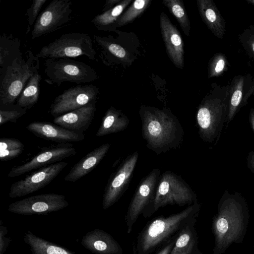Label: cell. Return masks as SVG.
I'll use <instances>...</instances> for the list:
<instances>
[{"mask_svg":"<svg viewBox=\"0 0 254 254\" xmlns=\"http://www.w3.org/2000/svg\"><path fill=\"white\" fill-rule=\"evenodd\" d=\"M249 219L245 198L237 192L226 190L212 218V231L214 238L213 254H223L233 244L241 243L246 233Z\"/></svg>","mask_w":254,"mask_h":254,"instance_id":"cell-1","label":"cell"},{"mask_svg":"<svg viewBox=\"0 0 254 254\" xmlns=\"http://www.w3.org/2000/svg\"><path fill=\"white\" fill-rule=\"evenodd\" d=\"M139 114L142 136L149 149L159 154L177 149L181 144L184 131L170 110L141 106Z\"/></svg>","mask_w":254,"mask_h":254,"instance_id":"cell-2","label":"cell"},{"mask_svg":"<svg viewBox=\"0 0 254 254\" xmlns=\"http://www.w3.org/2000/svg\"><path fill=\"white\" fill-rule=\"evenodd\" d=\"M201 205L195 202L183 211L168 216H159L144 227L133 246L134 254H151L176 238L191 221L197 219Z\"/></svg>","mask_w":254,"mask_h":254,"instance_id":"cell-3","label":"cell"},{"mask_svg":"<svg viewBox=\"0 0 254 254\" xmlns=\"http://www.w3.org/2000/svg\"><path fill=\"white\" fill-rule=\"evenodd\" d=\"M26 60L22 57L14 60L0 76V106L14 104L29 79L39 68V58L30 50Z\"/></svg>","mask_w":254,"mask_h":254,"instance_id":"cell-4","label":"cell"},{"mask_svg":"<svg viewBox=\"0 0 254 254\" xmlns=\"http://www.w3.org/2000/svg\"><path fill=\"white\" fill-rule=\"evenodd\" d=\"M197 202L196 194L182 178L167 171L161 175L154 198L143 214L149 216L167 205L183 206Z\"/></svg>","mask_w":254,"mask_h":254,"instance_id":"cell-5","label":"cell"},{"mask_svg":"<svg viewBox=\"0 0 254 254\" xmlns=\"http://www.w3.org/2000/svg\"><path fill=\"white\" fill-rule=\"evenodd\" d=\"M45 82L60 86L64 82L77 84L90 83L99 78L96 70L89 65L70 59H46Z\"/></svg>","mask_w":254,"mask_h":254,"instance_id":"cell-6","label":"cell"},{"mask_svg":"<svg viewBox=\"0 0 254 254\" xmlns=\"http://www.w3.org/2000/svg\"><path fill=\"white\" fill-rule=\"evenodd\" d=\"M35 56L39 59H69L84 56L89 60H96V53L90 36L75 32L62 35L43 47Z\"/></svg>","mask_w":254,"mask_h":254,"instance_id":"cell-7","label":"cell"},{"mask_svg":"<svg viewBox=\"0 0 254 254\" xmlns=\"http://www.w3.org/2000/svg\"><path fill=\"white\" fill-rule=\"evenodd\" d=\"M226 120L225 109L211 100L201 103L196 115V123L200 137L207 143L216 145Z\"/></svg>","mask_w":254,"mask_h":254,"instance_id":"cell-8","label":"cell"},{"mask_svg":"<svg viewBox=\"0 0 254 254\" xmlns=\"http://www.w3.org/2000/svg\"><path fill=\"white\" fill-rule=\"evenodd\" d=\"M72 2L70 0H53L36 20L31 33L34 39L63 27L71 19Z\"/></svg>","mask_w":254,"mask_h":254,"instance_id":"cell-9","label":"cell"},{"mask_svg":"<svg viewBox=\"0 0 254 254\" xmlns=\"http://www.w3.org/2000/svg\"><path fill=\"white\" fill-rule=\"evenodd\" d=\"M161 176L160 170L155 168L140 182L128 205L125 220L127 233L132 231L139 215L152 201Z\"/></svg>","mask_w":254,"mask_h":254,"instance_id":"cell-10","label":"cell"},{"mask_svg":"<svg viewBox=\"0 0 254 254\" xmlns=\"http://www.w3.org/2000/svg\"><path fill=\"white\" fill-rule=\"evenodd\" d=\"M98 95V88L91 84L71 87L55 98L50 106V113L57 117L96 102Z\"/></svg>","mask_w":254,"mask_h":254,"instance_id":"cell-11","label":"cell"},{"mask_svg":"<svg viewBox=\"0 0 254 254\" xmlns=\"http://www.w3.org/2000/svg\"><path fill=\"white\" fill-rule=\"evenodd\" d=\"M69 205L65 196L54 193L31 196L10 203L8 210L21 215L48 214Z\"/></svg>","mask_w":254,"mask_h":254,"instance_id":"cell-12","label":"cell"},{"mask_svg":"<svg viewBox=\"0 0 254 254\" xmlns=\"http://www.w3.org/2000/svg\"><path fill=\"white\" fill-rule=\"evenodd\" d=\"M67 165V162L61 161L32 172L11 185L9 196L10 198L22 197L45 187L55 179Z\"/></svg>","mask_w":254,"mask_h":254,"instance_id":"cell-13","label":"cell"},{"mask_svg":"<svg viewBox=\"0 0 254 254\" xmlns=\"http://www.w3.org/2000/svg\"><path fill=\"white\" fill-rule=\"evenodd\" d=\"M138 158L137 151L128 155L108 180L102 200V207L104 210L117 202L125 192L131 179Z\"/></svg>","mask_w":254,"mask_h":254,"instance_id":"cell-14","label":"cell"},{"mask_svg":"<svg viewBox=\"0 0 254 254\" xmlns=\"http://www.w3.org/2000/svg\"><path fill=\"white\" fill-rule=\"evenodd\" d=\"M72 145L62 143L60 145L44 148L28 161L11 168L8 176L9 178L16 177L74 156L77 151Z\"/></svg>","mask_w":254,"mask_h":254,"instance_id":"cell-15","label":"cell"},{"mask_svg":"<svg viewBox=\"0 0 254 254\" xmlns=\"http://www.w3.org/2000/svg\"><path fill=\"white\" fill-rule=\"evenodd\" d=\"M159 21L161 32L168 55L176 67L183 69L185 51L181 35L165 13H161Z\"/></svg>","mask_w":254,"mask_h":254,"instance_id":"cell-16","label":"cell"},{"mask_svg":"<svg viewBox=\"0 0 254 254\" xmlns=\"http://www.w3.org/2000/svg\"><path fill=\"white\" fill-rule=\"evenodd\" d=\"M26 129L39 137L61 144L79 142L84 139L82 133L71 131L49 122H33L26 126Z\"/></svg>","mask_w":254,"mask_h":254,"instance_id":"cell-17","label":"cell"},{"mask_svg":"<svg viewBox=\"0 0 254 254\" xmlns=\"http://www.w3.org/2000/svg\"><path fill=\"white\" fill-rule=\"evenodd\" d=\"M96 102L55 117V124L71 131L83 133L91 124L96 110Z\"/></svg>","mask_w":254,"mask_h":254,"instance_id":"cell-18","label":"cell"},{"mask_svg":"<svg viewBox=\"0 0 254 254\" xmlns=\"http://www.w3.org/2000/svg\"><path fill=\"white\" fill-rule=\"evenodd\" d=\"M82 246L95 254H122L120 244L108 233L95 229L87 233L81 241Z\"/></svg>","mask_w":254,"mask_h":254,"instance_id":"cell-19","label":"cell"},{"mask_svg":"<svg viewBox=\"0 0 254 254\" xmlns=\"http://www.w3.org/2000/svg\"><path fill=\"white\" fill-rule=\"evenodd\" d=\"M110 147V144L106 143L89 152L70 169L64 180L75 182L89 173L104 158Z\"/></svg>","mask_w":254,"mask_h":254,"instance_id":"cell-20","label":"cell"},{"mask_svg":"<svg viewBox=\"0 0 254 254\" xmlns=\"http://www.w3.org/2000/svg\"><path fill=\"white\" fill-rule=\"evenodd\" d=\"M197 219L189 222L179 233L170 254H194L198 239L195 228Z\"/></svg>","mask_w":254,"mask_h":254,"instance_id":"cell-21","label":"cell"},{"mask_svg":"<svg viewBox=\"0 0 254 254\" xmlns=\"http://www.w3.org/2000/svg\"><path fill=\"white\" fill-rule=\"evenodd\" d=\"M129 120L121 110L110 107L102 118L96 136L100 137L124 130L128 127Z\"/></svg>","mask_w":254,"mask_h":254,"instance_id":"cell-22","label":"cell"},{"mask_svg":"<svg viewBox=\"0 0 254 254\" xmlns=\"http://www.w3.org/2000/svg\"><path fill=\"white\" fill-rule=\"evenodd\" d=\"M20 40L11 35L3 34L0 36V76L13 61L21 57Z\"/></svg>","mask_w":254,"mask_h":254,"instance_id":"cell-23","label":"cell"},{"mask_svg":"<svg viewBox=\"0 0 254 254\" xmlns=\"http://www.w3.org/2000/svg\"><path fill=\"white\" fill-rule=\"evenodd\" d=\"M93 40L101 49L103 60L112 56L122 62L131 63V56L129 53L111 37L94 35Z\"/></svg>","mask_w":254,"mask_h":254,"instance_id":"cell-24","label":"cell"},{"mask_svg":"<svg viewBox=\"0 0 254 254\" xmlns=\"http://www.w3.org/2000/svg\"><path fill=\"white\" fill-rule=\"evenodd\" d=\"M24 240L32 254H74L62 247L38 237L30 231L25 233Z\"/></svg>","mask_w":254,"mask_h":254,"instance_id":"cell-25","label":"cell"},{"mask_svg":"<svg viewBox=\"0 0 254 254\" xmlns=\"http://www.w3.org/2000/svg\"><path fill=\"white\" fill-rule=\"evenodd\" d=\"M131 1V0H122L112 8L95 16L91 22L99 30H113L115 23Z\"/></svg>","mask_w":254,"mask_h":254,"instance_id":"cell-26","label":"cell"},{"mask_svg":"<svg viewBox=\"0 0 254 254\" xmlns=\"http://www.w3.org/2000/svg\"><path fill=\"white\" fill-rule=\"evenodd\" d=\"M41 79L38 71L29 79L17 100L16 104L18 106L28 110L37 103Z\"/></svg>","mask_w":254,"mask_h":254,"instance_id":"cell-27","label":"cell"},{"mask_svg":"<svg viewBox=\"0 0 254 254\" xmlns=\"http://www.w3.org/2000/svg\"><path fill=\"white\" fill-rule=\"evenodd\" d=\"M163 3L175 17L186 36H189L190 23L183 1L180 0H163Z\"/></svg>","mask_w":254,"mask_h":254,"instance_id":"cell-28","label":"cell"},{"mask_svg":"<svg viewBox=\"0 0 254 254\" xmlns=\"http://www.w3.org/2000/svg\"><path fill=\"white\" fill-rule=\"evenodd\" d=\"M151 0H136L120 16L115 24L114 28L123 26L133 22L141 15L151 2Z\"/></svg>","mask_w":254,"mask_h":254,"instance_id":"cell-29","label":"cell"},{"mask_svg":"<svg viewBox=\"0 0 254 254\" xmlns=\"http://www.w3.org/2000/svg\"><path fill=\"white\" fill-rule=\"evenodd\" d=\"M24 150V145L19 139L10 137L0 139V159L8 161L19 156Z\"/></svg>","mask_w":254,"mask_h":254,"instance_id":"cell-30","label":"cell"},{"mask_svg":"<svg viewBox=\"0 0 254 254\" xmlns=\"http://www.w3.org/2000/svg\"><path fill=\"white\" fill-rule=\"evenodd\" d=\"M27 109L18 106L16 104L0 106V125L11 122L16 123L18 119L25 115Z\"/></svg>","mask_w":254,"mask_h":254,"instance_id":"cell-31","label":"cell"},{"mask_svg":"<svg viewBox=\"0 0 254 254\" xmlns=\"http://www.w3.org/2000/svg\"><path fill=\"white\" fill-rule=\"evenodd\" d=\"M47 1V0H34L31 6L27 10L28 16V26L26 31V36L29 33L31 27L35 22L40 14V10Z\"/></svg>","mask_w":254,"mask_h":254,"instance_id":"cell-32","label":"cell"},{"mask_svg":"<svg viewBox=\"0 0 254 254\" xmlns=\"http://www.w3.org/2000/svg\"><path fill=\"white\" fill-rule=\"evenodd\" d=\"M8 233L7 228L5 226H0V254H3L9 243V239L6 237Z\"/></svg>","mask_w":254,"mask_h":254,"instance_id":"cell-33","label":"cell"},{"mask_svg":"<svg viewBox=\"0 0 254 254\" xmlns=\"http://www.w3.org/2000/svg\"><path fill=\"white\" fill-rule=\"evenodd\" d=\"M176 237L163 246L156 254H170L175 244Z\"/></svg>","mask_w":254,"mask_h":254,"instance_id":"cell-34","label":"cell"},{"mask_svg":"<svg viewBox=\"0 0 254 254\" xmlns=\"http://www.w3.org/2000/svg\"><path fill=\"white\" fill-rule=\"evenodd\" d=\"M122 1L121 0H107L103 6L102 11L105 12L112 8Z\"/></svg>","mask_w":254,"mask_h":254,"instance_id":"cell-35","label":"cell"},{"mask_svg":"<svg viewBox=\"0 0 254 254\" xmlns=\"http://www.w3.org/2000/svg\"><path fill=\"white\" fill-rule=\"evenodd\" d=\"M247 164L249 169L254 173V151H250L247 158Z\"/></svg>","mask_w":254,"mask_h":254,"instance_id":"cell-36","label":"cell"},{"mask_svg":"<svg viewBox=\"0 0 254 254\" xmlns=\"http://www.w3.org/2000/svg\"><path fill=\"white\" fill-rule=\"evenodd\" d=\"M225 62L223 59L219 60L216 63L215 67V72L216 73L220 72L224 68Z\"/></svg>","mask_w":254,"mask_h":254,"instance_id":"cell-37","label":"cell"},{"mask_svg":"<svg viewBox=\"0 0 254 254\" xmlns=\"http://www.w3.org/2000/svg\"><path fill=\"white\" fill-rule=\"evenodd\" d=\"M250 126L254 132V109H252L249 116Z\"/></svg>","mask_w":254,"mask_h":254,"instance_id":"cell-38","label":"cell"},{"mask_svg":"<svg viewBox=\"0 0 254 254\" xmlns=\"http://www.w3.org/2000/svg\"><path fill=\"white\" fill-rule=\"evenodd\" d=\"M194 254H203L201 252L197 249Z\"/></svg>","mask_w":254,"mask_h":254,"instance_id":"cell-39","label":"cell"},{"mask_svg":"<svg viewBox=\"0 0 254 254\" xmlns=\"http://www.w3.org/2000/svg\"><path fill=\"white\" fill-rule=\"evenodd\" d=\"M252 1L253 2H254V0H253V1Z\"/></svg>","mask_w":254,"mask_h":254,"instance_id":"cell-40","label":"cell"},{"mask_svg":"<svg viewBox=\"0 0 254 254\" xmlns=\"http://www.w3.org/2000/svg\"></svg>","mask_w":254,"mask_h":254,"instance_id":"cell-41","label":"cell"},{"mask_svg":"<svg viewBox=\"0 0 254 254\" xmlns=\"http://www.w3.org/2000/svg\"></svg>","mask_w":254,"mask_h":254,"instance_id":"cell-42","label":"cell"}]
</instances>
